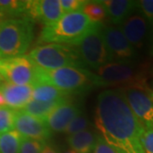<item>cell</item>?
<instances>
[{
  "mask_svg": "<svg viewBox=\"0 0 153 153\" xmlns=\"http://www.w3.org/2000/svg\"><path fill=\"white\" fill-rule=\"evenodd\" d=\"M94 119L99 135L116 153H145L140 142L144 128L128 103L124 88L99 94Z\"/></svg>",
  "mask_w": 153,
  "mask_h": 153,
  "instance_id": "1",
  "label": "cell"
},
{
  "mask_svg": "<svg viewBox=\"0 0 153 153\" xmlns=\"http://www.w3.org/2000/svg\"><path fill=\"white\" fill-rule=\"evenodd\" d=\"M89 126H90V122L87 114L82 111L80 114L77 115L71 120V122L68 124L63 133L68 136V135L88 129L89 128Z\"/></svg>",
  "mask_w": 153,
  "mask_h": 153,
  "instance_id": "23",
  "label": "cell"
},
{
  "mask_svg": "<svg viewBox=\"0 0 153 153\" xmlns=\"http://www.w3.org/2000/svg\"><path fill=\"white\" fill-rule=\"evenodd\" d=\"M46 144V141L22 137L19 153H41Z\"/></svg>",
  "mask_w": 153,
  "mask_h": 153,
  "instance_id": "25",
  "label": "cell"
},
{
  "mask_svg": "<svg viewBox=\"0 0 153 153\" xmlns=\"http://www.w3.org/2000/svg\"><path fill=\"white\" fill-rule=\"evenodd\" d=\"M149 53L151 56H153V27L152 32V36H151V43H150V49H149Z\"/></svg>",
  "mask_w": 153,
  "mask_h": 153,
  "instance_id": "31",
  "label": "cell"
},
{
  "mask_svg": "<svg viewBox=\"0 0 153 153\" xmlns=\"http://www.w3.org/2000/svg\"><path fill=\"white\" fill-rule=\"evenodd\" d=\"M118 27L129 44L137 51L145 47L152 27L140 12L136 10L133 13Z\"/></svg>",
  "mask_w": 153,
  "mask_h": 153,
  "instance_id": "12",
  "label": "cell"
},
{
  "mask_svg": "<svg viewBox=\"0 0 153 153\" xmlns=\"http://www.w3.org/2000/svg\"><path fill=\"white\" fill-rule=\"evenodd\" d=\"M82 11L94 23L104 25L103 22L108 18L105 9L100 1H87Z\"/></svg>",
  "mask_w": 153,
  "mask_h": 153,
  "instance_id": "21",
  "label": "cell"
},
{
  "mask_svg": "<svg viewBox=\"0 0 153 153\" xmlns=\"http://www.w3.org/2000/svg\"><path fill=\"white\" fill-rule=\"evenodd\" d=\"M63 15L60 0H37L28 2L26 18L48 27L57 22Z\"/></svg>",
  "mask_w": 153,
  "mask_h": 153,
  "instance_id": "13",
  "label": "cell"
},
{
  "mask_svg": "<svg viewBox=\"0 0 153 153\" xmlns=\"http://www.w3.org/2000/svg\"><path fill=\"white\" fill-rule=\"evenodd\" d=\"M82 111L80 105L67 100L53 110L45 119V123L50 131L60 133L64 131L71 120Z\"/></svg>",
  "mask_w": 153,
  "mask_h": 153,
  "instance_id": "14",
  "label": "cell"
},
{
  "mask_svg": "<svg viewBox=\"0 0 153 153\" xmlns=\"http://www.w3.org/2000/svg\"><path fill=\"white\" fill-rule=\"evenodd\" d=\"M34 38V22L28 18L0 22V59L25 55Z\"/></svg>",
  "mask_w": 153,
  "mask_h": 153,
  "instance_id": "3",
  "label": "cell"
},
{
  "mask_svg": "<svg viewBox=\"0 0 153 153\" xmlns=\"http://www.w3.org/2000/svg\"><path fill=\"white\" fill-rule=\"evenodd\" d=\"M60 153H76V152H75L74 151H72L71 149H66V150L63 151L62 152H60Z\"/></svg>",
  "mask_w": 153,
  "mask_h": 153,
  "instance_id": "33",
  "label": "cell"
},
{
  "mask_svg": "<svg viewBox=\"0 0 153 153\" xmlns=\"http://www.w3.org/2000/svg\"><path fill=\"white\" fill-rule=\"evenodd\" d=\"M67 100L69 99H62L59 100L48 101V102L31 100L21 111L35 117H38L41 120L45 121L47 117L53 111V110L55 109L58 105L62 104Z\"/></svg>",
  "mask_w": 153,
  "mask_h": 153,
  "instance_id": "18",
  "label": "cell"
},
{
  "mask_svg": "<svg viewBox=\"0 0 153 153\" xmlns=\"http://www.w3.org/2000/svg\"><path fill=\"white\" fill-rule=\"evenodd\" d=\"M138 12L146 19L150 26L153 27V0H140L136 1Z\"/></svg>",
  "mask_w": 153,
  "mask_h": 153,
  "instance_id": "26",
  "label": "cell"
},
{
  "mask_svg": "<svg viewBox=\"0 0 153 153\" xmlns=\"http://www.w3.org/2000/svg\"><path fill=\"white\" fill-rule=\"evenodd\" d=\"M41 153H60L57 149L54 147L53 146L49 145V144H46L45 146L43 149V151L41 152Z\"/></svg>",
  "mask_w": 153,
  "mask_h": 153,
  "instance_id": "30",
  "label": "cell"
},
{
  "mask_svg": "<svg viewBox=\"0 0 153 153\" xmlns=\"http://www.w3.org/2000/svg\"><path fill=\"white\" fill-rule=\"evenodd\" d=\"M2 106H7V105H6L4 97L3 94L1 93V91H0V107H2Z\"/></svg>",
  "mask_w": 153,
  "mask_h": 153,
  "instance_id": "32",
  "label": "cell"
},
{
  "mask_svg": "<svg viewBox=\"0 0 153 153\" xmlns=\"http://www.w3.org/2000/svg\"><path fill=\"white\" fill-rule=\"evenodd\" d=\"M36 68L27 55L0 59V76L12 84L33 85L36 82Z\"/></svg>",
  "mask_w": 153,
  "mask_h": 153,
  "instance_id": "9",
  "label": "cell"
},
{
  "mask_svg": "<svg viewBox=\"0 0 153 153\" xmlns=\"http://www.w3.org/2000/svg\"><path fill=\"white\" fill-rule=\"evenodd\" d=\"M86 2L87 1L85 0H60L63 14L82 11V9L86 4Z\"/></svg>",
  "mask_w": 153,
  "mask_h": 153,
  "instance_id": "27",
  "label": "cell"
},
{
  "mask_svg": "<svg viewBox=\"0 0 153 153\" xmlns=\"http://www.w3.org/2000/svg\"><path fill=\"white\" fill-rule=\"evenodd\" d=\"M99 134L92 128L78 132L66 138L70 149L76 153H92L96 144Z\"/></svg>",
  "mask_w": 153,
  "mask_h": 153,
  "instance_id": "17",
  "label": "cell"
},
{
  "mask_svg": "<svg viewBox=\"0 0 153 153\" xmlns=\"http://www.w3.org/2000/svg\"><path fill=\"white\" fill-rule=\"evenodd\" d=\"M92 153H116V152L105 141L101 136L99 135Z\"/></svg>",
  "mask_w": 153,
  "mask_h": 153,
  "instance_id": "29",
  "label": "cell"
},
{
  "mask_svg": "<svg viewBox=\"0 0 153 153\" xmlns=\"http://www.w3.org/2000/svg\"><path fill=\"white\" fill-rule=\"evenodd\" d=\"M21 139L15 129L0 134V153H19Z\"/></svg>",
  "mask_w": 153,
  "mask_h": 153,
  "instance_id": "22",
  "label": "cell"
},
{
  "mask_svg": "<svg viewBox=\"0 0 153 153\" xmlns=\"http://www.w3.org/2000/svg\"><path fill=\"white\" fill-rule=\"evenodd\" d=\"M103 24H96L72 46L76 49L85 68L94 71L111 63L108 50L103 38Z\"/></svg>",
  "mask_w": 153,
  "mask_h": 153,
  "instance_id": "7",
  "label": "cell"
},
{
  "mask_svg": "<svg viewBox=\"0 0 153 153\" xmlns=\"http://www.w3.org/2000/svg\"><path fill=\"white\" fill-rule=\"evenodd\" d=\"M37 67V66H36ZM94 73L81 67H61L54 70L36 68V82L50 84L68 94L84 93L94 88Z\"/></svg>",
  "mask_w": 153,
  "mask_h": 153,
  "instance_id": "5",
  "label": "cell"
},
{
  "mask_svg": "<svg viewBox=\"0 0 153 153\" xmlns=\"http://www.w3.org/2000/svg\"><path fill=\"white\" fill-rule=\"evenodd\" d=\"M132 111L146 129H153V90L124 88Z\"/></svg>",
  "mask_w": 153,
  "mask_h": 153,
  "instance_id": "10",
  "label": "cell"
},
{
  "mask_svg": "<svg viewBox=\"0 0 153 153\" xmlns=\"http://www.w3.org/2000/svg\"><path fill=\"white\" fill-rule=\"evenodd\" d=\"M14 129L22 137L46 142L52 133L45 121L31 116L21 110L16 111Z\"/></svg>",
  "mask_w": 153,
  "mask_h": 153,
  "instance_id": "11",
  "label": "cell"
},
{
  "mask_svg": "<svg viewBox=\"0 0 153 153\" xmlns=\"http://www.w3.org/2000/svg\"><path fill=\"white\" fill-rule=\"evenodd\" d=\"M27 56L37 67L45 70L69 66L85 68L76 49L72 45L39 44L31 50Z\"/></svg>",
  "mask_w": 153,
  "mask_h": 153,
  "instance_id": "6",
  "label": "cell"
},
{
  "mask_svg": "<svg viewBox=\"0 0 153 153\" xmlns=\"http://www.w3.org/2000/svg\"><path fill=\"white\" fill-rule=\"evenodd\" d=\"M3 80H4V79H3V78H2V76H0V83H1V82H2V81H3Z\"/></svg>",
  "mask_w": 153,
  "mask_h": 153,
  "instance_id": "34",
  "label": "cell"
},
{
  "mask_svg": "<svg viewBox=\"0 0 153 153\" xmlns=\"http://www.w3.org/2000/svg\"><path fill=\"white\" fill-rule=\"evenodd\" d=\"M1 21H2V20H1V19H0V22H1Z\"/></svg>",
  "mask_w": 153,
  "mask_h": 153,
  "instance_id": "35",
  "label": "cell"
},
{
  "mask_svg": "<svg viewBox=\"0 0 153 153\" xmlns=\"http://www.w3.org/2000/svg\"><path fill=\"white\" fill-rule=\"evenodd\" d=\"M70 94L60 90L50 84L35 82L33 85L32 100L38 101H55L62 99H67Z\"/></svg>",
  "mask_w": 153,
  "mask_h": 153,
  "instance_id": "19",
  "label": "cell"
},
{
  "mask_svg": "<svg viewBox=\"0 0 153 153\" xmlns=\"http://www.w3.org/2000/svg\"><path fill=\"white\" fill-rule=\"evenodd\" d=\"M107 17L113 26H120L137 10L136 1L131 0H101Z\"/></svg>",
  "mask_w": 153,
  "mask_h": 153,
  "instance_id": "16",
  "label": "cell"
},
{
  "mask_svg": "<svg viewBox=\"0 0 153 153\" xmlns=\"http://www.w3.org/2000/svg\"><path fill=\"white\" fill-rule=\"evenodd\" d=\"M94 86L112 88H138L149 90L145 71L136 64L111 62L95 70Z\"/></svg>",
  "mask_w": 153,
  "mask_h": 153,
  "instance_id": "4",
  "label": "cell"
},
{
  "mask_svg": "<svg viewBox=\"0 0 153 153\" xmlns=\"http://www.w3.org/2000/svg\"><path fill=\"white\" fill-rule=\"evenodd\" d=\"M0 91L5 100L6 105L13 110H22L32 100L33 85H16L3 80Z\"/></svg>",
  "mask_w": 153,
  "mask_h": 153,
  "instance_id": "15",
  "label": "cell"
},
{
  "mask_svg": "<svg viewBox=\"0 0 153 153\" xmlns=\"http://www.w3.org/2000/svg\"><path fill=\"white\" fill-rule=\"evenodd\" d=\"M98 23L91 22L82 11L64 14L54 24L44 27L38 43L73 45Z\"/></svg>",
  "mask_w": 153,
  "mask_h": 153,
  "instance_id": "2",
  "label": "cell"
},
{
  "mask_svg": "<svg viewBox=\"0 0 153 153\" xmlns=\"http://www.w3.org/2000/svg\"><path fill=\"white\" fill-rule=\"evenodd\" d=\"M140 142L144 152L153 153V129H143Z\"/></svg>",
  "mask_w": 153,
  "mask_h": 153,
  "instance_id": "28",
  "label": "cell"
},
{
  "mask_svg": "<svg viewBox=\"0 0 153 153\" xmlns=\"http://www.w3.org/2000/svg\"><path fill=\"white\" fill-rule=\"evenodd\" d=\"M16 110L8 106L0 107V134L14 130Z\"/></svg>",
  "mask_w": 153,
  "mask_h": 153,
  "instance_id": "24",
  "label": "cell"
},
{
  "mask_svg": "<svg viewBox=\"0 0 153 153\" xmlns=\"http://www.w3.org/2000/svg\"><path fill=\"white\" fill-rule=\"evenodd\" d=\"M103 38L111 61L120 64H135L138 51L127 40L118 26H104Z\"/></svg>",
  "mask_w": 153,
  "mask_h": 153,
  "instance_id": "8",
  "label": "cell"
},
{
  "mask_svg": "<svg viewBox=\"0 0 153 153\" xmlns=\"http://www.w3.org/2000/svg\"><path fill=\"white\" fill-rule=\"evenodd\" d=\"M28 2L19 0H0V17L7 18H22L27 16Z\"/></svg>",
  "mask_w": 153,
  "mask_h": 153,
  "instance_id": "20",
  "label": "cell"
}]
</instances>
